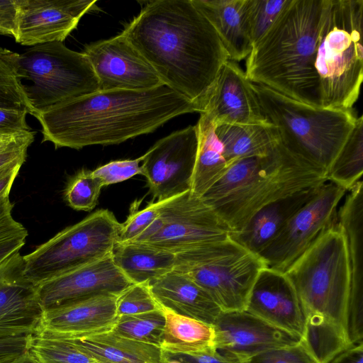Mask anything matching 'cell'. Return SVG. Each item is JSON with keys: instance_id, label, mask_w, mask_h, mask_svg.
<instances>
[{"instance_id": "cell-1", "label": "cell", "mask_w": 363, "mask_h": 363, "mask_svg": "<svg viewBox=\"0 0 363 363\" xmlns=\"http://www.w3.org/2000/svg\"><path fill=\"white\" fill-rule=\"evenodd\" d=\"M122 33L164 84L203 111L229 57L191 0L147 1Z\"/></svg>"}, {"instance_id": "cell-2", "label": "cell", "mask_w": 363, "mask_h": 363, "mask_svg": "<svg viewBox=\"0 0 363 363\" xmlns=\"http://www.w3.org/2000/svg\"><path fill=\"white\" fill-rule=\"evenodd\" d=\"M198 112L165 84L133 91L99 90L57 104L35 116L43 141L55 148L109 145L153 132L180 115Z\"/></svg>"}, {"instance_id": "cell-3", "label": "cell", "mask_w": 363, "mask_h": 363, "mask_svg": "<svg viewBox=\"0 0 363 363\" xmlns=\"http://www.w3.org/2000/svg\"><path fill=\"white\" fill-rule=\"evenodd\" d=\"M284 274L296 293L303 315L301 341L318 363H329L353 345L347 324L348 250L337 221L321 233Z\"/></svg>"}, {"instance_id": "cell-4", "label": "cell", "mask_w": 363, "mask_h": 363, "mask_svg": "<svg viewBox=\"0 0 363 363\" xmlns=\"http://www.w3.org/2000/svg\"><path fill=\"white\" fill-rule=\"evenodd\" d=\"M328 0H290L247 57L245 74L296 101L322 107L315 62Z\"/></svg>"}, {"instance_id": "cell-5", "label": "cell", "mask_w": 363, "mask_h": 363, "mask_svg": "<svg viewBox=\"0 0 363 363\" xmlns=\"http://www.w3.org/2000/svg\"><path fill=\"white\" fill-rule=\"evenodd\" d=\"M252 87L283 146L327 174L355 125L352 110L313 106L260 84Z\"/></svg>"}, {"instance_id": "cell-6", "label": "cell", "mask_w": 363, "mask_h": 363, "mask_svg": "<svg viewBox=\"0 0 363 363\" xmlns=\"http://www.w3.org/2000/svg\"><path fill=\"white\" fill-rule=\"evenodd\" d=\"M363 1L328 0L315 62L321 106L351 109L363 79Z\"/></svg>"}, {"instance_id": "cell-7", "label": "cell", "mask_w": 363, "mask_h": 363, "mask_svg": "<svg viewBox=\"0 0 363 363\" xmlns=\"http://www.w3.org/2000/svg\"><path fill=\"white\" fill-rule=\"evenodd\" d=\"M17 69L24 86L30 114L39 113L67 101L99 90L93 68L84 53L72 50L63 42L31 46L17 53Z\"/></svg>"}, {"instance_id": "cell-8", "label": "cell", "mask_w": 363, "mask_h": 363, "mask_svg": "<svg viewBox=\"0 0 363 363\" xmlns=\"http://www.w3.org/2000/svg\"><path fill=\"white\" fill-rule=\"evenodd\" d=\"M265 267L259 255L229 238L176 254L174 270L191 279L227 312L245 310L253 285Z\"/></svg>"}, {"instance_id": "cell-9", "label": "cell", "mask_w": 363, "mask_h": 363, "mask_svg": "<svg viewBox=\"0 0 363 363\" xmlns=\"http://www.w3.org/2000/svg\"><path fill=\"white\" fill-rule=\"evenodd\" d=\"M327 182L324 170L294 155L279 142L245 184L210 206L232 233L264 206Z\"/></svg>"}, {"instance_id": "cell-10", "label": "cell", "mask_w": 363, "mask_h": 363, "mask_svg": "<svg viewBox=\"0 0 363 363\" xmlns=\"http://www.w3.org/2000/svg\"><path fill=\"white\" fill-rule=\"evenodd\" d=\"M121 228L111 211L98 210L24 255V274L38 285L104 259L111 255Z\"/></svg>"}, {"instance_id": "cell-11", "label": "cell", "mask_w": 363, "mask_h": 363, "mask_svg": "<svg viewBox=\"0 0 363 363\" xmlns=\"http://www.w3.org/2000/svg\"><path fill=\"white\" fill-rule=\"evenodd\" d=\"M230 230L216 211L190 190L164 200L160 213L138 242L174 255L230 238Z\"/></svg>"}, {"instance_id": "cell-12", "label": "cell", "mask_w": 363, "mask_h": 363, "mask_svg": "<svg viewBox=\"0 0 363 363\" xmlns=\"http://www.w3.org/2000/svg\"><path fill=\"white\" fill-rule=\"evenodd\" d=\"M346 192L329 182L321 185L259 255L267 267L284 272L321 233L337 223L338 206Z\"/></svg>"}, {"instance_id": "cell-13", "label": "cell", "mask_w": 363, "mask_h": 363, "mask_svg": "<svg viewBox=\"0 0 363 363\" xmlns=\"http://www.w3.org/2000/svg\"><path fill=\"white\" fill-rule=\"evenodd\" d=\"M198 148L196 125H189L158 140L142 162V174L157 201L190 190Z\"/></svg>"}, {"instance_id": "cell-14", "label": "cell", "mask_w": 363, "mask_h": 363, "mask_svg": "<svg viewBox=\"0 0 363 363\" xmlns=\"http://www.w3.org/2000/svg\"><path fill=\"white\" fill-rule=\"evenodd\" d=\"M99 90H148L163 84L156 71L121 33L86 45L83 51Z\"/></svg>"}, {"instance_id": "cell-15", "label": "cell", "mask_w": 363, "mask_h": 363, "mask_svg": "<svg viewBox=\"0 0 363 363\" xmlns=\"http://www.w3.org/2000/svg\"><path fill=\"white\" fill-rule=\"evenodd\" d=\"M133 284L109 255L40 283L37 291L40 303L47 311L94 296H118Z\"/></svg>"}, {"instance_id": "cell-16", "label": "cell", "mask_w": 363, "mask_h": 363, "mask_svg": "<svg viewBox=\"0 0 363 363\" xmlns=\"http://www.w3.org/2000/svg\"><path fill=\"white\" fill-rule=\"evenodd\" d=\"M96 1L16 0V43L34 46L63 42Z\"/></svg>"}, {"instance_id": "cell-17", "label": "cell", "mask_w": 363, "mask_h": 363, "mask_svg": "<svg viewBox=\"0 0 363 363\" xmlns=\"http://www.w3.org/2000/svg\"><path fill=\"white\" fill-rule=\"evenodd\" d=\"M43 312L37 285L25 276L18 252L0 264V336L35 335Z\"/></svg>"}, {"instance_id": "cell-18", "label": "cell", "mask_w": 363, "mask_h": 363, "mask_svg": "<svg viewBox=\"0 0 363 363\" xmlns=\"http://www.w3.org/2000/svg\"><path fill=\"white\" fill-rule=\"evenodd\" d=\"M212 325L216 350L245 361L263 352L301 341L245 310L222 311Z\"/></svg>"}, {"instance_id": "cell-19", "label": "cell", "mask_w": 363, "mask_h": 363, "mask_svg": "<svg viewBox=\"0 0 363 363\" xmlns=\"http://www.w3.org/2000/svg\"><path fill=\"white\" fill-rule=\"evenodd\" d=\"M215 125L269 124L245 72L228 60L222 67L202 113Z\"/></svg>"}, {"instance_id": "cell-20", "label": "cell", "mask_w": 363, "mask_h": 363, "mask_svg": "<svg viewBox=\"0 0 363 363\" xmlns=\"http://www.w3.org/2000/svg\"><path fill=\"white\" fill-rule=\"evenodd\" d=\"M245 311L303 339L304 318L296 293L284 272L265 267L251 290Z\"/></svg>"}, {"instance_id": "cell-21", "label": "cell", "mask_w": 363, "mask_h": 363, "mask_svg": "<svg viewBox=\"0 0 363 363\" xmlns=\"http://www.w3.org/2000/svg\"><path fill=\"white\" fill-rule=\"evenodd\" d=\"M117 297L101 295L44 311L35 335L78 338L111 330L118 318Z\"/></svg>"}, {"instance_id": "cell-22", "label": "cell", "mask_w": 363, "mask_h": 363, "mask_svg": "<svg viewBox=\"0 0 363 363\" xmlns=\"http://www.w3.org/2000/svg\"><path fill=\"white\" fill-rule=\"evenodd\" d=\"M149 284L160 306L177 314L213 325L222 312L203 288L174 269Z\"/></svg>"}, {"instance_id": "cell-23", "label": "cell", "mask_w": 363, "mask_h": 363, "mask_svg": "<svg viewBox=\"0 0 363 363\" xmlns=\"http://www.w3.org/2000/svg\"><path fill=\"white\" fill-rule=\"evenodd\" d=\"M320 186L300 191L264 206L240 230L230 233V238L248 252L259 255Z\"/></svg>"}, {"instance_id": "cell-24", "label": "cell", "mask_w": 363, "mask_h": 363, "mask_svg": "<svg viewBox=\"0 0 363 363\" xmlns=\"http://www.w3.org/2000/svg\"><path fill=\"white\" fill-rule=\"evenodd\" d=\"M207 18L226 50L229 60L239 61L252 48L246 14L245 0H191Z\"/></svg>"}, {"instance_id": "cell-25", "label": "cell", "mask_w": 363, "mask_h": 363, "mask_svg": "<svg viewBox=\"0 0 363 363\" xmlns=\"http://www.w3.org/2000/svg\"><path fill=\"white\" fill-rule=\"evenodd\" d=\"M65 339L72 340L99 363H166L167 361L165 352L160 347L127 338L111 330Z\"/></svg>"}, {"instance_id": "cell-26", "label": "cell", "mask_w": 363, "mask_h": 363, "mask_svg": "<svg viewBox=\"0 0 363 363\" xmlns=\"http://www.w3.org/2000/svg\"><path fill=\"white\" fill-rule=\"evenodd\" d=\"M114 264L133 284L151 282L174 269L175 255L138 242H117Z\"/></svg>"}, {"instance_id": "cell-27", "label": "cell", "mask_w": 363, "mask_h": 363, "mask_svg": "<svg viewBox=\"0 0 363 363\" xmlns=\"http://www.w3.org/2000/svg\"><path fill=\"white\" fill-rule=\"evenodd\" d=\"M215 133L222 144L228 167L240 159L267 155L280 142L277 130L271 123L218 124Z\"/></svg>"}, {"instance_id": "cell-28", "label": "cell", "mask_w": 363, "mask_h": 363, "mask_svg": "<svg viewBox=\"0 0 363 363\" xmlns=\"http://www.w3.org/2000/svg\"><path fill=\"white\" fill-rule=\"evenodd\" d=\"M161 308L165 318L160 345L164 352L201 354L217 350L212 325Z\"/></svg>"}, {"instance_id": "cell-29", "label": "cell", "mask_w": 363, "mask_h": 363, "mask_svg": "<svg viewBox=\"0 0 363 363\" xmlns=\"http://www.w3.org/2000/svg\"><path fill=\"white\" fill-rule=\"evenodd\" d=\"M198 148L190 191L201 197L228 168L222 144L215 133V125L203 113L196 124Z\"/></svg>"}, {"instance_id": "cell-30", "label": "cell", "mask_w": 363, "mask_h": 363, "mask_svg": "<svg viewBox=\"0 0 363 363\" xmlns=\"http://www.w3.org/2000/svg\"><path fill=\"white\" fill-rule=\"evenodd\" d=\"M363 172V117L355 125L327 172V180L350 190L361 180Z\"/></svg>"}, {"instance_id": "cell-31", "label": "cell", "mask_w": 363, "mask_h": 363, "mask_svg": "<svg viewBox=\"0 0 363 363\" xmlns=\"http://www.w3.org/2000/svg\"><path fill=\"white\" fill-rule=\"evenodd\" d=\"M267 155L246 157L235 161L228 167L220 178L201 196V199L211 206L231 194L245 184L260 169Z\"/></svg>"}, {"instance_id": "cell-32", "label": "cell", "mask_w": 363, "mask_h": 363, "mask_svg": "<svg viewBox=\"0 0 363 363\" xmlns=\"http://www.w3.org/2000/svg\"><path fill=\"white\" fill-rule=\"evenodd\" d=\"M165 318L160 310L119 316L111 331L136 341L160 347Z\"/></svg>"}, {"instance_id": "cell-33", "label": "cell", "mask_w": 363, "mask_h": 363, "mask_svg": "<svg viewBox=\"0 0 363 363\" xmlns=\"http://www.w3.org/2000/svg\"><path fill=\"white\" fill-rule=\"evenodd\" d=\"M29 352L40 363H99L65 338L34 335Z\"/></svg>"}, {"instance_id": "cell-34", "label": "cell", "mask_w": 363, "mask_h": 363, "mask_svg": "<svg viewBox=\"0 0 363 363\" xmlns=\"http://www.w3.org/2000/svg\"><path fill=\"white\" fill-rule=\"evenodd\" d=\"M16 57V52L0 48V107L25 108L30 114Z\"/></svg>"}, {"instance_id": "cell-35", "label": "cell", "mask_w": 363, "mask_h": 363, "mask_svg": "<svg viewBox=\"0 0 363 363\" xmlns=\"http://www.w3.org/2000/svg\"><path fill=\"white\" fill-rule=\"evenodd\" d=\"M101 180L92 171L82 169L67 183L64 192L65 200L77 211H91L97 204L101 188Z\"/></svg>"}, {"instance_id": "cell-36", "label": "cell", "mask_w": 363, "mask_h": 363, "mask_svg": "<svg viewBox=\"0 0 363 363\" xmlns=\"http://www.w3.org/2000/svg\"><path fill=\"white\" fill-rule=\"evenodd\" d=\"M290 0H245V14L253 45L269 29Z\"/></svg>"}, {"instance_id": "cell-37", "label": "cell", "mask_w": 363, "mask_h": 363, "mask_svg": "<svg viewBox=\"0 0 363 363\" xmlns=\"http://www.w3.org/2000/svg\"><path fill=\"white\" fill-rule=\"evenodd\" d=\"M160 309V305L151 292L149 282L133 284L117 297L118 317Z\"/></svg>"}, {"instance_id": "cell-38", "label": "cell", "mask_w": 363, "mask_h": 363, "mask_svg": "<svg viewBox=\"0 0 363 363\" xmlns=\"http://www.w3.org/2000/svg\"><path fill=\"white\" fill-rule=\"evenodd\" d=\"M163 201L152 202L143 209L130 213L121 223L118 242H131L146 230L159 216Z\"/></svg>"}, {"instance_id": "cell-39", "label": "cell", "mask_w": 363, "mask_h": 363, "mask_svg": "<svg viewBox=\"0 0 363 363\" xmlns=\"http://www.w3.org/2000/svg\"><path fill=\"white\" fill-rule=\"evenodd\" d=\"M245 363H318L305 344L269 350L256 354Z\"/></svg>"}, {"instance_id": "cell-40", "label": "cell", "mask_w": 363, "mask_h": 363, "mask_svg": "<svg viewBox=\"0 0 363 363\" xmlns=\"http://www.w3.org/2000/svg\"><path fill=\"white\" fill-rule=\"evenodd\" d=\"M144 157L145 154L134 160L111 161L97 167L92 173L101 180L103 186L121 182L136 174H142L140 163Z\"/></svg>"}, {"instance_id": "cell-41", "label": "cell", "mask_w": 363, "mask_h": 363, "mask_svg": "<svg viewBox=\"0 0 363 363\" xmlns=\"http://www.w3.org/2000/svg\"><path fill=\"white\" fill-rule=\"evenodd\" d=\"M34 138L35 132L29 130L0 149V170L14 164H23L28 147L33 142Z\"/></svg>"}, {"instance_id": "cell-42", "label": "cell", "mask_w": 363, "mask_h": 363, "mask_svg": "<svg viewBox=\"0 0 363 363\" xmlns=\"http://www.w3.org/2000/svg\"><path fill=\"white\" fill-rule=\"evenodd\" d=\"M9 194L0 196V242L22 235H28L25 227L12 216L13 203Z\"/></svg>"}, {"instance_id": "cell-43", "label": "cell", "mask_w": 363, "mask_h": 363, "mask_svg": "<svg viewBox=\"0 0 363 363\" xmlns=\"http://www.w3.org/2000/svg\"><path fill=\"white\" fill-rule=\"evenodd\" d=\"M28 111L21 108L0 107V134H15L30 130L26 123Z\"/></svg>"}, {"instance_id": "cell-44", "label": "cell", "mask_w": 363, "mask_h": 363, "mask_svg": "<svg viewBox=\"0 0 363 363\" xmlns=\"http://www.w3.org/2000/svg\"><path fill=\"white\" fill-rule=\"evenodd\" d=\"M31 336H0V363H9L28 352Z\"/></svg>"}, {"instance_id": "cell-45", "label": "cell", "mask_w": 363, "mask_h": 363, "mask_svg": "<svg viewBox=\"0 0 363 363\" xmlns=\"http://www.w3.org/2000/svg\"><path fill=\"white\" fill-rule=\"evenodd\" d=\"M165 356L167 359L177 360L179 363H245L246 362L233 354L223 353L218 350L201 354H171L165 352Z\"/></svg>"}, {"instance_id": "cell-46", "label": "cell", "mask_w": 363, "mask_h": 363, "mask_svg": "<svg viewBox=\"0 0 363 363\" xmlns=\"http://www.w3.org/2000/svg\"><path fill=\"white\" fill-rule=\"evenodd\" d=\"M329 363H363V342L350 346Z\"/></svg>"}, {"instance_id": "cell-47", "label": "cell", "mask_w": 363, "mask_h": 363, "mask_svg": "<svg viewBox=\"0 0 363 363\" xmlns=\"http://www.w3.org/2000/svg\"><path fill=\"white\" fill-rule=\"evenodd\" d=\"M28 235H22L0 242V264L20 251L25 245Z\"/></svg>"}, {"instance_id": "cell-48", "label": "cell", "mask_w": 363, "mask_h": 363, "mask_svg": "<svg viewBox=\"0 0 363 363\" xmlns=\"http://www.w3.org/2000/svg\"><path fill=\"white\" fill-rule=\"evenodd\" d=\"M22 165L17 164L0 170V196L9 194L14 180Z\"/></svg>"}, {"instance_id": "cell-49", "label": "cell", "mask_w": 363, "mask_h": 363, "mask_svg": "<svg viewBox=\"0 0 363 363\" xmlns=\"http://www.w3.org/2000/svg\"><path fill=\"white\" fill-rule=\"evenodd\" d=\"M23 133L15 134H0V149L11 143Z\"/></svg>"}, {"instance_id": "cell-50", "label": "cell", "mask_w": 363, "mask_h": 363, "mask_svg": "<svg viewBox=\"0 0 363 363\" xmlns=\"http://www.w3.org/2000/svg\"><path fill=\"white\" fill-rule=\"evenodd\" d=\"M9 363H40L36 358L30 352L16 358Z\"/></svg>"}, {"instance_id": "cell-51", "label": "cell", "mask_w": 363, "mask_h": 363, "mask_svg": "<svg viewBox=\"0 0 363 363\" xmlns=\"http://www.w3.org/2000/svg\"><path fill=\"white\" fill-rule=\"evenodd\" d=\"M167 359V361H166V363H179V362H177V360H174V359Z\"/></svg>"}]
</instances>
